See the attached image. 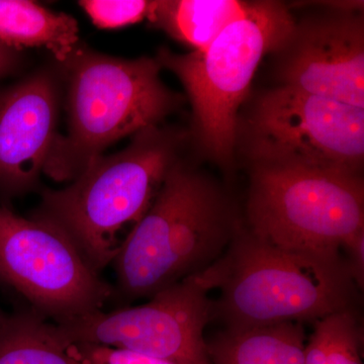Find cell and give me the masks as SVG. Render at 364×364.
I'll return each mask as SVG.
<instances>
[{"label": "cell", "mask_w": 364, "mask_h": 364, "mask_svg": "<svg viewBox=\"0 0 364 364\" xmlns=\"http://www.w3.org/2000/svg\"><path fill=\"white\" fill-rule=\"evenodd\" d=\"M58 86L39 72L0 91V188L20 193L44 171L56 139Z\"/></svg>", "instance_id": "obj_11"}, {"label": "cell", "mask_w": 364, "mask_h": 364, "mask_svg": "<svg viewBox=\"0 0 364 364\" xmlns=\"http://www.w3.org/2000/svg\"><path fill=\"white\" fill-rule=\"evenodd\" d=\"M296 20L286 4L252 1L208 47L188 54L162 49L161 67L181 79L193 107L196 135L203 149L223 166L232 161L238 140V111L258 66L274 53Z\"/></svg>", "instance_id": "obj_5"}, {"label": "cell", "mask_w": 364, "mask_h": 364, "mask_svg": "<svg viewBox=\"0 0 364 364\" xmlns=\"http://www.w3.org/2000/svg\"><path fill=\"white\" fill-rule=\"evenodd\" d=\"M251 4L238 0H161L153 1L147 20L196 51L245 16Z\"/></svg>", "instance_id": "obj_14"}, {"label": "cell", "mask_w": 364, "mask_h": 364, "mask_svg": "<svg viewBox=\"0 0 364 364\" xmlns=\"http://www.w3.org/2000/svg\"><path fill=\"white\" fill-rule=\"evenodd\" d=\"M244 128L252 165L363 174L364 109L279 85L256 100Z\"/></svg>", "instance_id": "obj_7"}, {"label": "cell", "mask_w": 364, "mask_h": 364, "mask_svg": "<svg viewBox=\"0 0 364 364\" xmlns=\"http://www.w3.org/2000/svg\"><path fill=\"white\" fill-rule=\"evenodd\" d=\"M77 21L28 0H0V43L20 51L45 48L65 62L78 49Z\"/></svg>", "instance_id": "obj_13"}, {"label": "cell", "mask_w": 364, "mask_h": 364, "mask_svg": "<svg viewBox=\"0 0 364 364\" xmlns=\"http://www.w3.org/2000/svg\"><path fill=\"white\" fill-rule=\"evenodd\" d=\"M244 226L224 189L179 160L112 261L114 294L132 301L203 272Z\"/></svg>", "instance_id": "obj_1"}, {"label": "cell", "mask_w": 364, "mask_h": 364, "mask_svg": "<svg viewBox=\"0 0 364 364\" xmlns=\"http://www.w3.org/2000/svg\"><path fill=\"white\" fill-rule=\"evenodd\" d=\"M273 54L280 85L364 109L360 11L334 9L296 21Z\"/></svg>", "instance_id": "obj_10"}, {"label": "cell", "mask_w": 364, "mask_h": 364, "mask_svg": "<svg viewBox=\"0 0 364 364\" xmlns=\"http://www.w3.org/2000/svg\"><path fill=\"white\" fill-rule=\"evenodd\" d=\"M363 345L358 308L339 311L314 322L304 364H363Z\"/></svg>", "instance_id": "obj_16"}, {"label": "cell", "mask_w": 364, "mask_h": 364, "mask_svg": "<svg viewBox=\"0 0 364 364\" xmlns=\"http://www.w3.org/2000/svg\"><path fill=\"white\" fill-rule=\"evenodd\" d=\"M244 225L299 251H341L364 232L363 174L252 165Z\"/></svg>", "instance_id": "obj_6"}, {"label": "cell", "mask_w": 364, "mask_h": 364, "mask_svg": "<svg viewBox=\"0 0 364 364\" xmlns=\"http://www.w3.org/2000/svg\"><path fill=\"white\" fill-rule=\"evenodd\" d=\"M303 323L225 327L207 340L208 364H304Z\"/></svg>", "instance_id": "obj_12"}, {"label": "cell", "mask_w": 364, "mask_h": 364, "mask_svg": "<svg viewBox=\"0 0 364 364\" xmlns=\"http://www.w3.org/2000/svg\"><path fill=\"white\" fill-rule=\"evenodd\" d=\"M68 69L66 135H57L44 167L55 181H73L105 149L158 126L181 97L160 79L157 59L128 60L78 47Z\"/></svg>", "instance_id": "obj_4"}, {"label": "cell", "mask_w": 364, "mask_h": 364, "mask_svg": "<svg viewBox=\"0 0 364 364\" xmlns=\"http://www.w3.org/2000/svg\"><path fill=\"white\" fill-rule=\"evenodd\" d=\"M346 252L347 263L356 286L359 289L364 287V232L358 234L353 240L343 248Z\"/></svg>", "instance_id": "obj_19"}, {"label": "cell", "mask_w": 364, "mask_h": 364, "mask_svg": "<svg viewBox=\"0 0 364 364\" xmlns=\"http://www.w3.org/2000/svg\"><path fill=\"white\" fill-rule=\"evenodd\" d=\"M183 134L158 126L128 147L100 156L65 188L47 191L31 215L59 228L95 272L112 264L124 241L181 160Z\"/></svg>", "instance_id": "obj_2"}, {"label": "cell", "mask_w": 364, "mask_h": 364, "mask_svg": "<svg viewBox=\"0 0 364 364\" xmlns=\"http://www.w3.org/2000/svg\"><path fill=\"white\" fill-rule=\"evenodd\" d=\"M20 62V55L16 50L11 49L0 43V77L11 73Z\"/></svg>", "instance_id": "obj_20"}, {"label": "cell", "mask_w": 364, "mask_h": 364, "mask_svg": "<svg viewBox=\"0 0 364 364\" xmlns=\"http://www.w3.org/2000/svg\"><path fill=\"white\" fill-rule=\"evenodd\" d=\"M67 351L82 364H181L147 354L91 343H71Z\"/></svg>", "instance_id": "obj_18"}, {"label": "cell", "mask_w": 364, "mask_h": 364, "mask_svg": "<svg viewBox=\"0 0 364 364\" xmlns=\"http://www.w3.org/2000/svg\"><path fill=\"white\" fill-rule=\"evenodd\" d=\"M97 28H123L148 18L153 1L145 0H83L79 2Z\"/></svg>", "instance_id": "obj_17"}, {"label": "cell", "mask_w": 364, "mask_h": 364, "mask_svg": "<svg viewBox=\"0 0 364 364\" xmlns=\"http://www.w3.org/2000/svg\"><path fill=\"white\" fill-rule=\"evenodd\" d=\"M0 364H82L47 318L28 308L0 318Z\"/></svg>", "instance_id": "obj_15"}, {"label": "cell", "mask_w": 364, "mask_h": 364, "mask_svg": "<svg viewBox=\"0 0 364 364\" xmlns=\"http://www.w3.org/2000/svg\"><path fill=\"white\" fill-rule=\"evenodd\" d=\"M219 282L217 261L203 272L158 291L144 305L52 323L66 344L104 345L181 364H208L205 329L214 321L210 294Z\"/></svg>", "instance_id": "obj_8"}, {"label": "cell", "mask_w": 364, "mask_h": 364, "mask_svg": "<svg viewBox=\"0 0 364 364\" xmlns=\"http://www.w3.org/2000/svg\"><path fill=\"white\" fill-rule=\"evenodd\" d=\"M0 279L55 324L100 311L114 296L59 228L1 205Z\"/></svg>", "instance_id": "obj_9"}, {"label": "cell", "mask_w": 364, "mask_h": 364, "mask_svg": "<svg viewBox=\"0 0 364 364\" xmlns=\"http://www.w3.org/2000/svg\"><path fill=\"white\" fill-rule=\"evenodd\" d=\"M218 264L214 320L225 327L304 324L358 308L360 289L341 251L277 247L244 225Z\"/></svg>", "instance_id": "obj_3"}, {"label": "cell", "mask_w": 364, "mask_h": 364, "mask_svg": "<svg viewBox=\"0 0 364 364\" xmlns=\"http://www.w3.org/2000/svg\"><path fill=\"white\" fill-rule=\"evenodd\" d=\"M4 313H1V311H0V318H1L2 317H4Z\"/></svg>", "instance_id": "obj_21"}]
</instances>
